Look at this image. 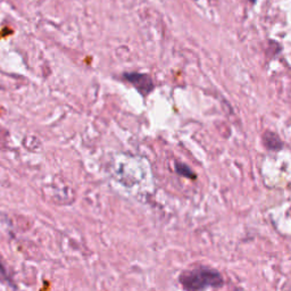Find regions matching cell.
<instances>
[{"mask_svg": "<svg viewBox=\"0 0 291 291\" xmlns=\"http://www.w3.org/2000/svg\"><path fill=\"white\" fill-rule=\"evenodd\" d=\"M128 82L132 83L137 88L138 91L144 96L149 94L154 90V82L148 74L140 73H127L124 75Z\"/></svg>", "mask_w": 291, "mask_h": 291, "instance_id": "2", "label": "cell"}, {"mask_svg": "<svg viewBox=\"0 0 291 291\" xmlns=\"http://www.w3.org/2000/svg\"><path fill=\"white\" fill-rule=\"evenodd\" d=\"M0 271H3V272H4V267L2 266V264H0Z\"/></svg>", "mask_w": 291, "mask_h": 291, "instance_id": "5", "label": "cell"}, {"mask_svg": "<svg viewBox=\"0 0 291 291\" xmlns=\"http://www.w3.org/2000/svg\"><path fill=\"white\" fill-rule=\"evenodd\" d=\"M249 2H251V3H255V0H249Z\"/></svg>", "mask_w": 291, "mask_h": 291, "instance_id": "6", "label": "cell"}, {"mask_svg": "<svg viewBox=\"0 0 291 291\" xmlns=\"http://www.w3.org/2000/svg\"><path fill=\"white\" fill-rule=\"evenodd\" d=\"M263 144L266 149L271 151H280L284 146L282 139L273 131H266L264 133Z\"/></svg>", "mask_w": 291, "mask_h": 291, "instance_id": "3", "label": "cell"}, {"mask_svg": "<svg viewBox=\"0 0 291 291\" xmlns=\"http://www.w3.org/2000/svg\"><path fill=\"white\" fill-rule=\"evenodd\" d=\"M175 172L179 175L183 176V178H188L191 180L197 179V174H196L187 164L181 163V161H175Z\"/></svg>", "mask_w": 291, "mask_h": 291, "instance_id": "4", "label": "cell"}, {"mask_svg": "<svg viewBox=\"0 0 291 291\" xmlns=\"http://www.w3.org/2000/svg\"><path fill=\"white\" fill-rule=\"evenodd\" d=\"M179 281L185 291H205L209 288H219L224 283L223 276L215 269L197 266L180 274Z\"/></svg>", "mask_w": 291, "mask_h": 291, "instance_id": "1", "label": "cell"}]
</instances>
